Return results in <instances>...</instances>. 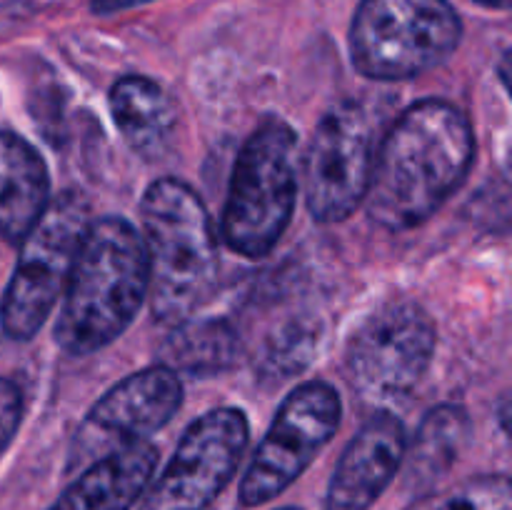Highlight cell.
I'll list each match as a JSON object with an SVG mask.
<instances>
[{
  "label": "cell",
  "mask_w": 512,
  "mask_h": 510,
  "mask_svg": "<svg viewBox=\"0 0 512 510\" xmlns=\"http://www.w3.org/2000/svg\"><path fill=\"white\" fill-rule=\"evenodd\" d=\"M408 510H512L508 475H478L445 493L425 495Z\"/></svg>",
  "instance_id": "ac0fdd59"
},
{
  "label": "cell",
  "mask_w": 512,
  "mask_h": 510,
  "mask_svg": "<svg viewBox=\"0 0 512 510\" xmlns=\"http://www.w3.org/2000/svg\"><path fill=\"white\" fill-rule=\"evenodd\" d=\"M473 158V128L455 105H410L375 150L365 193L370 220L393 233L423 225L463 185Z\"/></svg>",
  "instance_id": "6da1fadb"
},
{
  "label": "cell",
  "mask_w": 512,
  "mask_h": 510,
  "mask_svg": "<svg viewBox=\"0 0 512 510\" xmlns=\"http://www.w3.org/2000/svg\"><path fill=\"white\" fill-rule=\"evenodd\" d=\"M340 395L323 380L298 385L275 413L240 483V503L255 508L278 498L338 433Z\"/></svg>",
  "instance_id": "ba28073f"
},
{
  "label": "cell",
  "mask_w": 512,
  "mask_h": 510,
  "mask_svg": "<svg viewBox=\"0 0 512 510\" xmlns=\"http://www.w3.org/2000/svg\"><path fill=\"white\" fill-rule=\"evenodd\" d=\"M90 220L83 195L68 190L50 200L38 223L20 240L18 265L0 303V325L8 338L30 340L43 328L68 285Z\"/></svg>",
  "instance_id": "8992f818"
},
{
  "label": "cell",
  "mask_w": 512,
  "mask_h": 510,
  "mask_svg": "<svg viewBox=\"0 0 512 510\" xmlns=\"http://www.w3.org/2000/svg\"><path fill=\"white\" fill-rule=\"evenodd\" d=\"M280 510H300V508H280Z\"/></svg>",
  "instance_id": "7402d4cb"
},
{
  "label": "cell",
  "mask_w": 512,
  "mask_h": 510,
  "mask_svg": "<svg viewBox=\"0 0 512 510\" xmlns=\"http://www.w3.org/2000/svg\"><path fill=\"white\" fill-rule=\"evenodd\" d=\"M295 130L265 120L243 145L223 210V238L243 258H263L278 245L295 208Z\"/></svg>",
  "instance_id": "5b68a950"
},
{
  "label": "cell",
  "mask_w": 512,
  "mask_h": 510,
  "mask_svg": "<svg viewBox=\"0 0 512 510\" xmlns=\"http://www.w3.org/2000/svg\"><path fill=\"white\" fill-rule=\"evenodd\" d=\"M248 438L243 410L215 408L200 415L180 438L168 468L150 480L140 510H205L233 480Z\"/></svg>",
  "instance_id": "9c48e42d"
},
{
  "label": "cell",
  "mask_w": 512,
  "mask_h": 510,
  "mask_svg": "<svg viewBox=\"0 0 512 510\" xmlns=\"http://www.w3.org/2000/svg\"><path fill=\"white\" fill-rule=\"evenodd\" d=\"M150 3V0H93L90 8L93 13L98 15H110V13H120V10H128V8H138V5Z\"/></svg>",
  "instance_id": "ffe728a7"
},
{
  "label": "cell",
  "mask_w": 512,
  "mask_h": 510,
  "mask_svg": "<svg viewBox=\"0 0 512 510\" xmlns=\"http://www.w3.org/2000/svg\"><path fill=\"white\" fill-rule=\"evenodd\" d=\"M148 298L160 325L193 318L215 293L218 245L203 200L173 178L155 180L140 203Z\"/></svg>",
  "instance_id": "3957f363"
},
{
  "label": "cell",
  "mask_w": 512,
  "mask_h": 510,
  "mask_svg": "<svg viewBox=\"0 0 512 510\" xmlns=\"http://www.w3.org/2000/svg\"><path fill=\"white\" fill-rule=\"evenodd\" d=\"M435 325L410 300L375 308L350 335L345 368L355 393L368 403L385 405L408 395L433 363Z\"/></svg>",
  "instance_id": "52a82bcc"
},
{
  "label": "cell",
  "mask_w": 512,
  "mask_h": 510,
  "mask_svg": "<svg viewBox=\"0 0 512 510\" xmlns=\"http://www.w3.org/2000/svg\"><path fill=\"white\" fill-rule=\"evenodd\" d=\"M173 333L160 348V365L173 373H190L198 378L223 373L235 363L240 340L228 320H183L170 325Z\"/></svg>",
  "instance_id": "2e32d148"
},
{
  "label": "cell",
  "mask_w": 512,
  "mask_h": 510,
  "mask_svg": "<svg viewBox=\"0 0 512 510\" xmlns=\"http://www.w3.org/2000/svg\"><path fill=\"white\" fill-rule=\"evenodd\" d=\"M110 110L125 143L148 160L163 158L178 130L173 98L143 75H125L110 90Z\"/></svg>",
  "instance_id": "9a60e30c"
},
{
  "label": "cell",
  "mask_w": 512,
  "mask_h": 510,
  "mask_svg": "<svg viewBox=\"0 0 512 510\" xmlns=\"http://www.w3.org/2000/svg\"><path fill=\"white\" fill-rule=\"evenodd\" d=\"M408 448L403 420L380 410L365 420L340 455L330 478L325 510H368L400 470Z\"/></svg>",
  "instance_id": "7c38bea8"
},
{
  "label": "cell",
  "mask_w": 512,
  "mask_h": 510,
  "mask_svg": "<svg viewBox=\"0 0 512 510\" xmlns=\"http://www.w3.org/2000/svg\"><path fill=\"white\" fill-rule=\"evenodd\" d=\"M470 435V418L458 405H438L420 423L413 443L405 448L410 458V475L418 480H433L443 475L458 460Z\"/></svg>",
  "instance_id": "e0dca14e"
},
{
  "label": "cell",
  "mask_w": 512,
  "mask_h": 510,
  "mask_svg": "<svg viewBox=\"0 0 512 510\" xmlns=\"http://www.w3.org/2000/svg\"><path fill=\"white\" fill-rule=\"evenodd\" d=\"M180 403V375L165 365L158 363L128 375L88 410L70 445V465L78 468L125 445L143 443L148 435L168 425Z\"/></svg>",
  "instance_id": "8fae6325"
},
{
  "label": "cell",
  "mask_w": 512,
  "mask_h": 510,
  "mask_svg": "<svg viewBox=\"0 0 512 510\" xmlns=\"http://www.w3.org/2000/svg\"><path fill=\"white\" fill-rule=\"evenodd\" d=\"M20 418H23V393L18 383L10 378H0V455L18 433Z\"/></svg>",
  "instance_id": "d6986e66"
},
{
  "label": "cell",
  "mask_w": 512,
  "mask_h": 510,
  "mask_svg": "<svg viewBox=\"0 0 512 510\" xmlns=\"http://www.w3.org/2000/svg\"><path fill=\"white\" fill-rule=\"evenodd\" d=\"M480 5H488V8H508L510 0H475Z\"/></svg>",
  "instance_id": "44dd1931"
},
{
  "label": "cell",
  "mask_w": 512,
  "mask_h": 510,
  "mask_svg": "<svg viewBox=\"0 0 512 510\" xmlns=\"http://www.w3.org/2000/svg\"><path fill=\"white\" fill-rule=\"evenodd\" d=\"M375 160V123L363 105H333L315 128L305 160V198L318 223H340L365 200Z\"/></svg>",
  "instance_id": "30bf717a"
},
{
  "label": "cell",
  "mask_w": 512,
  "mask_h": 510,
  "mask_svg": "<svg viewBox=\"0 0 512 510\" xmlns=\"http://www.w3.org/2000/svg\"><path fill=\"white\" fill-rule=\"evenodd\" d=\"M463 38L448 0H360L350 28L355 70L373 80H408L443 65Z\"/></svg>",
  "instance_id": "277c9868"
},
{
  "label": "cell",
  "mask_w": 512,
  "mask_h": 510,
  "mask_svg": "<svg viewBox=\"0 0 512 510\" xmlns=\"http://www.w3.org/2000/svg\"><path fill=\"white\" fill-rule=\"evenodd\" d=\"M158 468V448L148 440L93 460L48 510H130Z\"/></svg>",
  "instance_id": "4fadbf2b"
},
{
  "label": "cell",
  "mask_w": 512,
  "mask_h": 510,
  "mask_svg": "<svg viewBox=\"0 0 512 510\" xmlns=\"http://www.w3.org/2000/svg\"><path fill=\"white\" fill-rule=\"evenodd\" d=\"M148 298L143 235L123 218L90 220L65 285L55 340L68 355H90L113 343Z\"/></svg>",
  "instance_id": "7a4b0ae2"
},
{
  "label": "cell",
  "mask_w": 512,
  "mask_h": 510,
  "mask_svg": "<svg viewBox=\"0 0 512 510\" xmlns=\"http://www.w3.org/2000/svg\"><path fill=\"white\" fill-rule=\"evenodd\" d=\"M50 203V180L38 150L15 133H0V235L20 243Z\"/></svg>",
  "instance_id": "5bb4252c"
}]
</instances>
